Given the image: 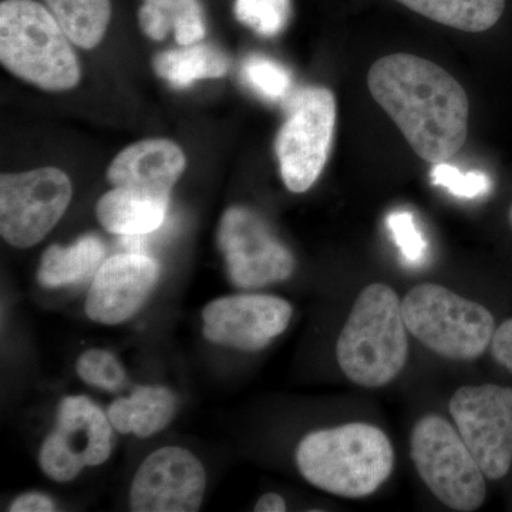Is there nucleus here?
<instances>
[{
  "label": "nucleus",
  "instance_id": "1",
  "mask_svg": "<svg viewBox=\"0 0 512 512\" xmlns=\"http://www.w3.org/2000/svg\"><path fill=\"white\" fill-rule=\"evenodd\" d=\"M373 99L427 163H447L468 136L466 90L439 64L396 53L377 60L367 74Z\"/></svg>",
  "mask_w": 512,
  "mask_h": 512
},
{
  "label": "nucleus",
  "instance_id": "2",
  "mask_svg": "<svg viewBox=\"0 0 512 512\" xmlns=\"http://www.w3.org/2000/svg\"><path fill=\"white\" fill-rule=\"evenodd\" d=\"M296 464L306 481L326 493L365 498L392 474L394 450L379 427L350 423L303 437Z\"/></svg>",
  "mask_w": 512,
  "mask_h": 512
},
{
  "label": "nucleus",
  "instance_id": "3",
  "mask_svg": "<svg viewBox=\"0 0 512 512\" xmlns=\"http://www.w3.org/2000/svg\"><path fill=\"white\" fill-rule=\"evenodd\" d=\"M407 330L397 293L383 284L366 286L336 343L340 369L350 382L367 389L393 382L409 356Z\"/></svg>",
  "mask_w": 512,
  "mask_h": 512
},
{
  "label": "nucleus",
  "instance_id": "4",
  "mask_svg": "<svg viewBox=\"0 0 512 512\" xmlns=\"http://www.w3.org/2000/svg\"><path fill=\"white\" fill-rule=\"evenodd\" d=\"M0 62L47 92L73 89L82 76L69 37L35 0H3L0 5Z\"/></svg>",
  "mask_w": 512,
  "mask_h": 512
},
{
  "label": "nucleus",
  "instance_id": "5",
  "mask_svg": "<svg viewBox=\"0 0 512 512\" xmlns=\"http://www.w3.org/2000/svg\"><path fill=\"white\" fill-rule=\"evenodd\" d=\"M402 306L409 332L446 359L471 362L491 345L495 333L491 312L444 286H416Z\"/></svg>",
  "mask_w": 512,
  "mask_h": 512
},
{
  "label": "nucleus",
  "instance_id": "6",
  "mask_svg": "<svg viewBox=\"0 0 512 512\" xmlns=\"http://www.w3.org/2000/svg\"><path fill=\"white\" fill-rule=\"evenodd\" d=\"M410 454L421 480L448 508L473 512L484 504L483 470L446 419L437 414L421 417L413 429Z\"/></svg>",
  "mask_w": 512,
  "mask_h": 512
},
{
  "label": "nucleus",
  "instance_id": "7",
  "mask_svg": "<svg viewBox=\"0 0 512 512\" xmlns=\"http://www.w3.org/2000/svg\"><path fill=\"white\" fill-rule=\"evenodd\" d=\"M336 127V100L326 87L296 94L276 137L275 150L286 188L306 192L328 163Z\"/></svg>",
  "mask_w": 512,
  "mask_h": 512
},
{
  "label": "nucleus",
  "instance_id": "8",
  "mask_svg": "<svg viewBox=\"0 0 512 512\" xmlns=\"http://www.w3.org/2000/svg\"><path fill=\"white\" fill-rule=\"evenodd\" d=\"M73 197L66 173L55 167L0 177V234L12 247H35L62 220Z\"/></svg>",
  "mask_w": 512,
  "mask_h": 512
},
{
  "label": "nucleus",
  "instance_id": "9",
  "mask_svg": "<svg viewBox=\"0 0 512 512\" xmlns=\"http://www.w3.org/2000/svg\"><path fill=\"white\" fill-rule=\"evenodd\" d=\"M450 414L485 478L507 476L512 466V389L493 383L460 387L451 397Z\"/></svg>",
  "mask_w": 512,
  "mask_h": 512
},
{
  "label": "nucleus",
  "instance_id": "10",
  "mask_svg": "<svg viewBox=\"0 0 512 512\" xmlns=\"http://www.w3.org/2000/svg\"><path fill=\"white\" fill-rule=\"evenodd\" d=\"M109 416L86 396H69L60 403L55 430L39 454L43 473L57 483H69L84 467L106 463L113 448Z\"/></svg>",
  "mask_w": 512,
  "mask_h": 512
},
{
  "label": "nucleus",
  "instance_id": "11",
  "mask_svg": "<svg viewBox=\"0 0 512 512\" xmlns=\"http://www.w3.org/2000/svg\"><path fill=\"white\" fill-rule=\"evenodd\" d=\"M218 242L232 284L259 289L291 278L292 252L275 237L261 215L245 207H232L222 217Z\"/></svg>",
  "mask_w": 512,
  "mask_h": 512
},
{
  "label": "nucleus",
  "instance_id": "12",
  "mask_svg": "<svg viewBox=\"0 0 512 512\" xmlns=\"http://www.w3.org/2000/svg\"><path fill=\"white\" fill-rule=\"evenodd\" d=\"M207 488L200 460L183 447L154 451L138 467L130 488L134 512H195Z\"/></svg>",
  "mask_w": 512,
  "mask_h": 512
},
{
  "label": "nucleus",
  "instance_id": "13",
  "mask_svg": "<svg viewBox=\"0 0 512 512\" xmlns=\"http://www.w3.org/2000/svg\"><path fill=\"white\" fill-rule=\"evenodd\" d=\"M292 312L289 302L278 296L261 293L225 296L205 306L202 333L217 345L258 352L285 332Z\"/></svg>",
  "mask_w": 512,
  "mask_h": 512
},
{
  "label": "nucleus",
  "instance_id": "14",
  "mask_svg": "<svg viewBox=\"0 0 512 512\" xmlns=\"http://www.w3.org/2000/svg\"><path fill=\"white\" fill-rule=\"evenodd\" d=\"M158 278L160 265L151 256L133 252L111 256L94 275L86 315L103 325L126 322L143 308Z\"/></svg>",
  "mask_w": 512,
  "mask_h": 512
},
{
  "label": "nucleus",
  "instance_id": "15",
  "mask_svg": "<svg viewBox=\"0 0 512 512\" xmlns=\"http://www.w3.org/2000/svg\"><path fill=\"white\" fill-rule=\"evenodd\" d=\"M185 165L183 150L173 141L147 138L117 154L107 170V180L114 187L170 200Z\"/></svg>",
  "mask_w": 512,
  "mask_h": 512
},
{
  "label": "nucleus",
  "instance_id": "16",
  "mask_svg": "<svg viewBox=\"0 0 512 512\" xmlns=\"http://www.w3.org/2000/svg\"><path fill=\"white\" fill-rule=\"evenodd\" d=\"M168 202L165 198L114 187L97 202V220L111 234L140 237L164 224Z\"/></svg>",
  "mask_w": 512,
  "mask_h": 512
},
{
  "label": "nucleus",
  "instance_id": "17",
  "mask_svg": "<svg viewBox=\"0 0 512 512\" xmlns=\"http://www.w3.org/2000/svg\"><path fill=\"white\" fill-rule=\"evenodd\" d=\"M175 410L177 397L167 387L137 386L130 396L114 400L107 416L119 433L147 439L171 423Z\"/></svg>",
  "mask_w": 512,
  "mask_h": 512
},
{
  "label": "nucleus",
  "instance_id": "18",
  "mask_svg": "<svg viewBox=\"0 0 512 512\" xmlns=\"http://www.w3.org/2000/svg\"><path fill=\"white\" fill-rule=\"evenodd\" d=\"M103 256V242L94 235L79 238L67 248L52 245L42 256L37 281L43 288L77 284L100 268Z\"/></svg>",
  "mask_w": 512,
  "mask_h": 512
},
{
  "label": "nucleus",
  "instance_id": "19",
  "mask_svg": "<svg viewBox=\"0 0 512 512\" xmlns=\"http://www.w3.org/2000/svg\"><path fill=\"white\" fill-rule=\"evenodd\" d=\"M424 18L463 30L480 33L493 28L503 16L505 0H396Z\"/></svg>",
  "mask_w": 512,
  "mask_h": 512
},
{
  "label": "nucleus",
  "instance_id": "20",
  "mask_svg": "<svg viewBox=\"0 0 512 512\" xmlns=\"http://www.w3.org/2000/svg\"><path fill=\"white\" fill-rule=\"evenodd\" d=\"M154 57V70L171 86L184 89L202 79H220L228 72V59L210 45L185 46Z\"/></svg>",
  "mask_w": 512,
  "mask_h": 512
},
{
  "label": "nucleus",
  "instance_id": "21",
  "mask_svg": "<svg viewBox=\"0 0 512 512\" xmlns=\"http://www.w3.org/2000/svg\"><path fill=\"white\" fill-rule=\"evenodd\" d=\"M45 5L74 45L86 50L100 45L110 25V0H45Z\"/></svg>",
  "mask_w": 512,
  "mask_h": 512
},
{
  "label": "nucleus",
  "instance_id": "22",
  "mask_svg": "<svg viewBox=\"0 0 512 512\" xmlns=\"http://www.w3.org/2000/svg\"><path fill=\"white\" fill-rule=\"evenodd\" d=\"M235 16L265 37L279 35L291 19V0H235Z\"/></svg>",
  "mask_w": 512,
  "mask_h": 512
},
{
  "label": "nucleus",
  "instance_id": "23",
  "mask_svg": "<svg viewBox=\"0 0 512 512\" xmlns=\"http://www.w3.org/2000/svg\"><path fill=\"white\" fill-rule=\"evenodd\" d=\"M76 370L84 383L106 392H119L126 386V370L119 359L107 350H87L77 360Z\"/></svg>",
  "mask_w": 512,
  "mask_h": 512
},
{
  "label": "nucleus",
  "instance_id": "24",
  "mask_svg": "<svg viewBox=\"0 0 512 512\" xmlns=\"http://www.w3.org/2000/svg\"><path fill=\"white\" fill-rule=\"evenodd\" d=\"M244 77L249 86L265 99L279 100L288 94L292 77L282 64L261 55L249 56L244 62Z\"/></svg>",
  "mask_w": 512,
  "mask_h": 512
},
{
  "label": "nucleus",
  "instance_id": "25",
  "mask_svg": "<svg viewBox=\"0 0 512 512\" xmlns=\"http://www.w3.org/2000/svg\"><path fill=\"white\" fill-rule=\"evenodd\" d=\"M386 224L394 242L402 252L404 261L409 265L423 264L429 247L423 232L414 221L412 212L404 210L390 212Z\"/></svg>",
  "mask_w": 512,
  "mask_h": 512
},
{
  "label": "nucleus",
  "instance_id": "26",
  "mask_svg": "<svg viewBox=\"0 0 512 512\" xmlns=\"http://www.w3.org/2000/svg\"><path fill=\"white\" fill-rule=\"evenodd\" d=\"M430 177L434 185L446 188L454 197L467 200L483 197L491 190V180L487 174L481 171L461 173L457 167L446 163L434 164Z\"/></svg>",
  "mask_w": 512,
  "mask_h": 512
},
{
  "label": "nucleus",
  "instance_id": "27",
  "mask_svg": "<svg viewBox=\"0 0 512 512\" xmlns=\"http://www.w3.org/2000/svg\"><path fill=\"white\" fill-rule=\"evenodd\" d=\"M173 20L178 45L191 46L204 39V13L198 0H173Z\"/></svg>",
  "mask_w": 512,
  "mask_h": 512
},
{
  "label": "nucleus",
  "instance_id": "28",
  "mask_svg": "<svg viewBox=\"0 0 512 512\" xmlns=\"http://www.w3.org/2000/svg\"><path fill=\"white\" fill-rule=\"evenodd\" d=\"M138 10V22L141 30L150 39L161 42L174 29L173 0H144Z\"/></svg>",
  "mask_w": 512,
  "mask_h": 512
},
{
  "label": "nucleus",
  "instance_id": "29",
  "mask_svg": "<svg viewBox=\"0 0 512 512\" xmlns=\"http://www.w3.org/2000/svg\"><path fill=\"white\" fill-rule=\"evenodd\" d=\"M491 353L498 365L512 373V318L505 320L503 325L495 330L491 340Z\"/></svg>",
  "mask_w": 512,
  "mask_h": 512
},
{
  "label": "nucleus",
  "instance_id": "30",
  "mask_svg": "<svg viewBox=\"0 0 512 512\" xmlns=\"http://www.w3.org/2000/svg\"><path fill=\"white\" fill-rule=\"evenodd\" d=\"M10 512H50L56 511V505L52 498L45 494L28 493L20 495L10 505Z\"/></svg>",
  "mask_w": 512,
  "mask_h": 512
},
{
  "label": "nucleus",
  "instance_id": "31",
  "mask_svg": "<svg viewBox=\"0 0 512 512\" xmlns=\"http://www.w3.org/2000/svg\"><path fill=\"white\" fill-rule=\"evenodd\" d=\"M256 512H284L286 511V503L284 498L278 494H265L259 498L255 505Z\"/></svg>",
  "mask_w": 512,
  "mask_h": 512
},
{
  "label": "nucleus",
  "instance_id": "32",
  "mask_svg": "<svg viewBox=\"0 0 512 512\" xmlns=\"http://www.w3.org/2000/svg\"><path fill=\"white\" fill-rule=\"evenodd\" d=\"M508 221H510V227L512 229V205L510 208V212H508Z\"/></svg>",
  "mask_w": 512,
  "mask_h": 512
}]
</instances>
